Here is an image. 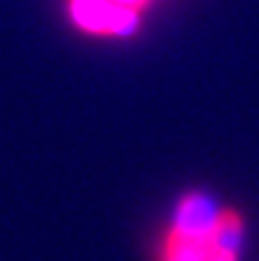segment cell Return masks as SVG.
Listing matches in <instances>:
<instances>
[{"label":"cell","mask_w":259,"mask_h":261,"mask_svg":"<svg viewBox=\"0 0 259 261\" xmlns=\"http://www.w3.org/2000/svg\"><path fill=\"white\" fill-rule=\"evenodd\" d=\"M74 32L96 40H130L143 29L146 16L116 0H64Z\"/></svg>","instance_id":"7a4b0ae2"},{"label":"cell","mask_w":259,"mask_h":261,"mask_svg":"<svg viewBox=\"0 0 259 261\" xmlns=\"http://www.w3.org/2000/svg\"><path fill=\"white\" fill-rule=\"evenodd\" d=\"M249 222L238 206L217 203L209 190L177 195L154 248V261H243Z\"/></svg>","instance_id":"6da1fadb"},{"label":"cell","mask_w":259,"mask_h":261,"mask_svg":"<svg viewBox=\"0 0 259 261\" xmlns=\"http://www.w3.org/2000/svg\"><path fill=\"white\" fill-rule=\"evenodd\" d=\"M116 3H122V6H127V8H132V11L143 13V16H148V11L154 8L159 0H116Z\"/></svg>","instance_id":"3957f363"}]
</instances>
